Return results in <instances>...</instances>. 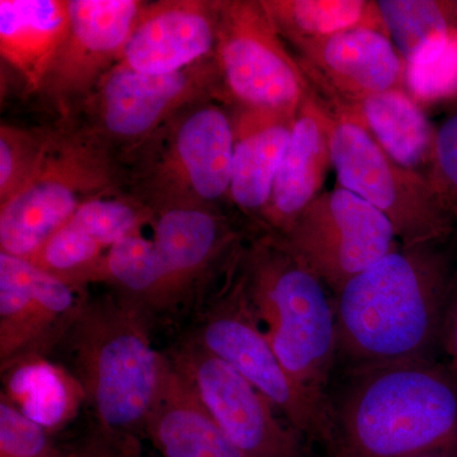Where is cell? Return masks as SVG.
<instances>
[{
  "label": "cell",
  "instance_id": "52a82bcc",
  "mask_svg": "<svg viewBox=\"0 0 457 457\" xmlns=\"http://www.w3.org/2000/svg\"><path fill=\"white\" fill-rule=\"evenodd\" d=\"M330 117L332 167L339 187L383 213L402 245L447 239L456 218L428 177L396 163L350 117L339 113Z\"/></svg>",
  "mask_w": 457,
  "mask_h": 457
},
{
  "label": "cell",
  "instance_id": "6da1fadb",
  "mask_svg": "<svg viewBox=\"0 0 457 457\" xmlns=\"http://www.w3.org/2000/svg\"><path fill=\"white\" fill-rule=\"evenodd\" d=\"M442 243L400 245L336 294L338 353L353 369L433 360L457 291Z\"/></svg>",
  "mask_w": 457,
  "mask_h": 457
},
{
  "label": "cell",
  "instance_id": "cb8c5ba5",
  "mask_svg": "<svg viewBox=\"0 0 457 457\" xmlns=\"http://www.w3.org/2000/svg\"><path fill=\"white\" fill-rule=\"evenodd\" d=\"M95 282H104L117 296L150 321L177 312L182 303L161 254L141 230L123 237L108 251Z\"/></svg>",
  "mask_w": 457,
  "mask_h": 457
},
{
  "label": "cell",
  "instance_id": "f546056e",
  "mask_svg": "<svg viewBox=\"0 0 457 457\" xmlns=\"http://www.w3.org/2000/svg\"><path fill=\"white\" fill-rule=\"evenodd\" d=\"M405 86L420 104L453 97L457 93V33L437 55L407 65Z\"/></svg>",
  "mask_w": 457,
  "mask_h": 457
},
{
  "label": "cell",
  "instance_id": "e575fe53",
  "mask_svg": "<svg viewBox=\"0 0 457 457\" xmlns=\"http://www.w3.org/2000/svg\"><path fill=\"white\" fill-rule=\"evenodd\" d=\"M456 33H457V18H456Z\"/></svg>",
  "mask_w": 457,
  "mask_h": 457
},
{
  "label": "cell",
  "instance_id": "4fadbf2b",
  "mask_svg": "<svg viewBox=\"0 0 457 457\" xmlns=\"http://www.w3.org/2000/svg\"><path fill=\"white\" fill-rule=\"evenodd\" d=\"M87 296L29 261L0 252V368L2 372L45 359L64 342Z\"/></svg>",
  "mask_w": 457,
  "mask_h": 457
},
{
  "label": "cell",
  "instance_id": "9c48e42d",
  "mask_svg": "<svg viewBox=\"0 0 457 457\" xmlns=\"http://www.w3.org/2000/svg\"><path fill=\"white\" fill-rule=\"evenodd\" d=\"M188 338L236 369L297 432L327 437L326 400L284 368L255 318L240 273L209 303Z\"/></svg>",
  "mask_w": 457,
  "mask_h": 457
},
{
  "label": "cell",
  "instance_id": "44dd1931",
  "mask_svg": "<svg viewBox=\"0 0 457 457\" xmlns=\"http://www.w3.org/2000/svg\"><path fill=\"white\" fill-rule=\"evenodd\" d=\"M71 27L69 0H0V55L40 92Z\"/></svg>",
  "mask_w": 457,
  "mask_h": 457
},
{
  "label": "cell",
  "instance_id": "1f68e13d",
  "mask_svg": "<svg viewBox=\"0 0 457 457\" xmlns=\"http://www.w3.org/2000/svg\"><path fill=\"white\" fill-rule=\"evenodd\" d=\"M69 457H144L135 436L114 435L96 427Z\"/></svg>",
  "mask_w": 457,
  "mask_h": 457
},
{
  "label": "cell",
  "instance_id": "ac0fdd59",
  "mask_svg": "<svg viewBox=\"0 0 457 457\" xmlns=\"http://www.w3.org/2000/svg\"><path fill=\"white\" fill-rule=\"evenodd\" d=\"M330 132L329 111L312 92L297 111L269 206L261 218L270 233L284 234L320 196L327 171L332 167Z\"/></svg>",
  "mask_w": 457,
  "mask_h": 457
},
{
  "label": "cell",
  "instance_id": "4dcf8cb0",
  "mask_svg": "<svg viewBox=\"0 0 457 457\" xmlns=\"http://www.w3.org/2000/svg\"><path fill=\"white\" fill-rule=\"evenodd\" d=\"M428 179L457 220V113L436 130Z\"/></svg>",
  "mask_w": 457,
  "mask_h": 457
},
{
  "label": "cell",
  "instance_id": "3957f363",
  "mask_svg": "<svg viewBox=\"0 0 457 457\" xmlns=\"http://www.w3.org/2000/svg\"><path fill=\"white\" fill-rule=\"evenodd\" d=\"M150 326L145 315L108 294L87 297L66 336L75 378L104 431L137 437L145 429L170 365L153 345Z\"/></svg>",
  "mask_w": 457,
  "mask_h": 457
},
{
  "label": "cell",
  "instance_id": "484cf974",
  "mask_svg": "<svg viewBox=\"0 0 457 457\" xmlns=\"http://www.w3.org/2000/svg\"><path fill=\"white\" fill-rule=\"evenodd\" d=\"M385 31L407 65L437 55L456 33L457 3L378 0Z\"/></svg>",
  "mask_w": 457,
  "mask_h": 457
},
{
  "label": "cell",
  "instance_id": "ffe728a7",
  "mask_svg": "<svg viewBox=\"0 0 457 457\" xmlns=\"http://www.w3.org/2000/svg\"><path fill=\"white\" fill-rule=\"evenodd\" d=\"M296 114L239 110L233 117L230 200L246 215L262 218L290 143Z\"/></svg>",
  "mask_w": 457,
  "mask_h": 457
},
{
  "label": "cell",
  "instance_id": "277c9868",
  "mask_svg": "<svg viewBox=\"0 0 457 457\" xmlns=\"http://www.w3.org/2000/svg\"><path fill=\"white\" fill-rule=\"evenodd\" d=\"M237 269L255 318L284 368L326 400L338 353L335 302L327 286L273 233L240 252Z\"/></svg>",
  "mask_w": 457,
  "mask_h": 457
},
{
  "label": "cell",
  "instance_id": "d6986e66",
  "mask_svg": "<svg viewBox=\"0 0 457 457\" xmlns=\"http://www.w3.org/2000/svg\"><path fill=\"white\" fill-rule=\"evenodd\" d=\"M152 222L153 242L182 303L239 240L228 219L213 207H170L155 212Z\"/></svg>",
  "mask_w": 457,
  "mask_h": 457
},
{
  "label": "cell",
  "instance_id": "30bf717a",
  "mask_svg": "<svg viewBox=\"0 0 457 457\" xmlns=\"http://www.w3.org/2000/svg\"><path fill=\"white\" fill-rule=\"evenodd\" d=\"M215 98L228 104L212 55L163 75L114 65L83 104L90 114V130L114 154L121 152L129 158L183 111Z\"/></svg>",
  "mask_w": 457,
  "mask_h": 457
},
{
  "label": "cell",
  "instance_id": "d6a6232c",
  "mask_svg": "<svg viewBox=\"0 0 457 457\" xmlns=\"http://www.w3.org/2000/svg\"><path fill=\"white\" fill-rule=\"evenodd\" d=\"M442 345H445L447 354L450 356L451 366H453L451 372L457 383V291L453 303H451L449 314H447Z\"/></svg>",
  "mask_w": 457,
  "mask_h": 457
},
{
  "label": "cell",
  "instance_id": "9a60e30c",
  "mask_svg": "<svg viewBox=\"0 0 457 457\" xmlns=\"http://www.w3.org/2000/svg\"><path fill=\"white\" fill-rule=\"evenodd\" d=\"M295 50L315 95L327 108L405 86L407 62L389 36L378 29H350Z\"/></svg>",
  "mask_w": 457,
  "mask_h": 457
},
{
  "label": "cell",
  "instance_id": "e0dca14e",
  "mask_svg": "<svg viewBox=\"0 0 457 457\" xmlns=\"http://www.w3.org/2000/svg\"><path fill=\"white\" fill-rule=\"evenodd\" d=\"M215 2L145 3L116 65L137 73H176L213 55Z\"/></svg>",
  "mask_w": 457,
  "mask_h": 457
},
{
  "label": "cell",
  "instance_id": "f1b7e54d",
  "mask_svg": "<svg viewBox=\"0 0 457 457\" xmlns=\"http://www.w3.org/2000/svg\"><path fill=\"white\" fill-rule=\"evenodd\" d=\"M0 457H64L54 449L46 429L23 414L3 393L0 395Z\"/></svg>",
  "mask_w": 457,
  "mask_h": 457
},
{
  "label": "cell",
  "instance_id": "5b68a950",
  "mask_svg": "<svg viewBox=\"0 0 457 457\" xmlns=\"http://www.w3.org/2000/svg\"><path fill=\"white\" fill-rule=\"evenodd\" d=\"M120 159L88 126L47 130L22 185L0 203V252L29 261L92 198L120 191Z\"/></svg>",
  "mask_w": 457,
  "mask_h": 457
},
{
  "label": "cell",
  "instance_id": "4316f807",
  "mask_svg": "<svg viewBox=\"0 0 457 457\" xmlns=\"http://www.w3.org/2000/svg\"><path fill=\"white\" fill-rule=\"evenodd\" d=\"M3 374L8 376L3 394L45 429L64 425L86 399L77 378L45 359L25 361Z\"/></svg>",
  "mask_w": 457,
  "mask_h": 457
},
{
  "label": "cell",
  "instance_id": "8fae6325",
  "mask_svg": "<svg viewBox=\"0 0 457 457\" xmlns=\"http://www.w3.org/2000/svg\"><path fill=\"white\" fill-rule=\"evenodd\" d=\"M278 237L335 295L400 246L383 213L341 187L315 198Z\"/></svg>",
  "mask_w": 457,
  "mask_h": 457
},
{
  "label": "cell",
  "instance_id": "5bb4252c",
  "mask_svg": "<svg viewBox=\"0 0 457 457\" xmlns=\"http://www.w3.org/2000/svg\"><path fill=\"white\" fill-rule=\"evenodd\" d=\"M144 4L140 0H69V33L42 88L64 116L84 104L119 62Z\"/></svg>",
  "mask_w": 457,
  "mask_h": 457
},
{
  "label": "cell",
  "instance_id": "836d02e7",
  "mask_svg": "<svg viewBox=\"0 0 457 457\" xmlns=\"http://www.w3.org/2000/svg\"><path fill=\"white\" fill-rule=\"evenodd\" d=\"M422 457H440V456H422Z\"/></svg>",
  "mask_w": 457,
  "mask_h": 457
},
{
  "label": "cell",
  "instance_id": "7a4b0ae2",
  "mask_svg": "<svg viewBox=\"0 0 457 457\" xmlns=\"http://www.w3.org/2000/svg\"><path fill=\"white\" fill-rule=\"evenodd\" d=\"M327 413L337 457H444L457 449V383L433 360L354 368Z\"/></svg>",
  "mask_w": 457,
  "mask_h": 457
},
{
  "label": "cell",
  "instance_id": "83f0119b",
  "mask_svg": "<svg viewBox=\"0 0 457 457\" xmlns=\"http://www.w3.org/2000/svg\"><path fill=\"white\" fill-rule=\"evenodd\" d=\"M47 130L2 123L0 128V203L11 197L41 154Z\"/></svg>",
  "mask_w": 457,
  "mask_h": 457
},
{
  "label": "cell",
  "instance_id": "8992f818",
  "mask_svg": "<svg viewBox=\"0 0 457 457\" xmlns=\"http://www.w3.org/2000/svg\"><path fill=\"white\" fill-rule=\"evenodd\" d=\"M225 104L215 98L187 108L129 156L132 195L154 212L230 197L234 123Z\"/></svg>",
  "mask_w": 457,
  "mask_h": 457
},
{
  "label": "cell",
  "instance_id": "2e32d148",
  "mask_svg": "<svg viewBox=\"0 0 457 457\" xmlns=\"http://www.w3.org/2000/svg\"><path fill=\"white\" fill-rule=\"evenodd\" d=\"M154 210L132 194L116 191L83 204L29 262L66 284L95 282L108 251L153 221Z\"/></svg>",
  "mask_w": 457,
  "mask_h": 457
},
{
  "label": "cell",
  "instance_id": "7402d4cb",
  "mask_svg": "<svg viewBox=\"0 0 457 457\" xmlns=\"http://www.w3.org/2000/svg\"><path fill=\"white\" fill-rule=\"evenodd\" d=\"M170 365L144 433L163 457H243Z\"/></svg>",
  "mask_w": 457,
  "mask_h": 457
},
{
  "label": "cell",
  "instance_id": "7c38bea8",
  "mask_svg": "<svg viewBox=\"0 0 457 457\" xmlns=\"http://www.w3.org/2000/svg\"><path fill=\"white\" fill-rule=\"evenodd\" d=\"M168 357L243 457H302L299 432L225 361L188 337Z\"/></svg>",
  "mask_w": 457,
  "mask_h": 457
},
{
  "label": "cell",
  "instance_id": "d590c367",
  "mask_svg": "<svg viewBox=\"0 0 457 457\" xmlns=\"http://www.w3.org/2000/svg\"><path fill=\"white\" fill-rule=\"evenodd\" d=\"M69 457V456H68Z\"/></svg>",
  "mask_w": 457,
  "mask_h": 457
},
{
  "label": "cell",
  "instance_id": "603a6c76",
  "mask_svg": "<svg viewBox=\"0 0 457 457\" xmlns=\"http://www.w3.org/2000/svg\"><path fill=\"white\" fill-rule=\"evenodd\" d=\"M327 110L350 117L366 129L396 163L428 177L436 131L404 89L376 93Z\"/></svg>",
  "mask_w": 457,
  "mask_h": 457
},
{
  "label": "cell",
  "instance_id": "d4e9b609",
  "mask_svg": "<svg viewBox=\"0 0 457 457\" xmlns=\"http://www.w3.org/2000/svg\"><path fill=\"white\" fill-rule=\"evenodd\" d=\"M279 36L294 49L354 29L386 33L376 2L368 0H261ZM387 35V33H386Z\"/></svg>",
  "mask_w": 457,
  "mask_h": 457
},
{
  "label": "cell",
  "instance_id": "ba28073f",
  "mask_svg": "<svg viewBox=\"0 0 457 457\" xmlns=\"http://www.w3.org/2000/svg\"><path fill=\"white\" fill-rule=\"evenodd\" d=\"M213 57L228 104L296 114L314 92L257 0H216Z\"/></svg>",
  "mask_w": 457,
  "mask_h": 457
}]
</instances>
